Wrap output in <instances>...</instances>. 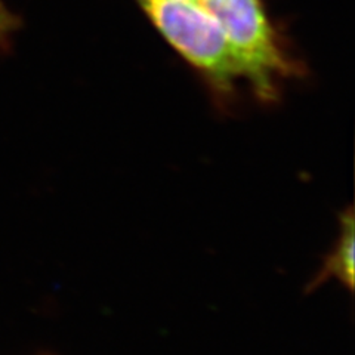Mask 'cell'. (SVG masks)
Returning <instances> with one entry per match:
<instances>
[{
	"label": "cell",
	"instance_id": "1",
	"mask_svg": "<svg viewBox=\"0 0 355 355\" xmlns=\"http://www.w3.org/2000/svg\"><path fill=\"white\" fill-rule=\"evenodd\" d=\"M169 46L202 77L218 103L228 104L246 83L236 51L219 22L191 0H135Z\"/></svg>",
	"mask_w": 355,
	"mask_h": 355
},
{
	"label": "cell",
	"instance_id": "4",
	"mask_svg": "<svg viewBox=\"0 0 355 355\" xmlns=\"http://www.w3.org/2000/svg\"><path fill=\"white\" fill-rule=\"evenodd\" d=\"M19 26V18L14 12H10L6 5L0 0V51L9 46Z\"/></svg>",
	"mask_w": 355,
	"mask_h": 355
},
{
	"label": "cell",
	"instance_id": "3",
	"mask_svg": "<svg viewBox=\"0 0 355 355\" xmlns=\"http://www.w3.org/2000/svg\"><path fill=\"white\" fill-rule=\"evenodd\" d=\"M338 280L348 288L354 287V214L348 209L340 215V232L335 248L327 254L323 266L311 282L309 291L324 284L327 280Z\"/></svg>",
	"mask_w": 355,
	"mask_h": 355
},
{
	"label": "cell",
	"instance_id": "5",
	"mask_svg": "<svg viewBox=\"0 0 355 355\" xmlns=\"http://www.w3.org/2000/svg\"><path fill=\"white\" fill-rule=\"evenodd\" d=\"M191 2H197V3H200V2H202V0H191Z\"/></svg>",
	"mask_w": 355,
	"mask_h": 355
},
{
	"label": "cell",
	"instance_id": "2",
	"mask_svg": "<svg viewBox=\"0 0 355 355\" xmlns=\"http://www.w3.org/2000/svg\"><path fill=\"white\" fill-rule=\"evenodd\" d=\"M219 22L243 67L246 85L259 101L272 103L282 83L305 74L262 0H202Z\"/></svg>",
	"mask_w": 355,
	"mask_h": 355
}]
</instances>
